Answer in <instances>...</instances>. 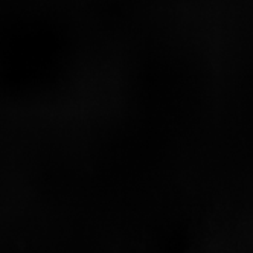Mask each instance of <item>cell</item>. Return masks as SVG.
<instances>
[]
</instances>
